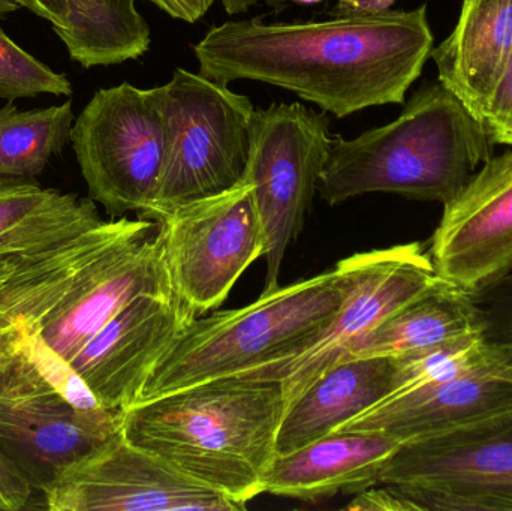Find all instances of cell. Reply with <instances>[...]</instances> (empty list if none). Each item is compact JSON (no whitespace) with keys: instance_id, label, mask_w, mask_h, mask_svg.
I'll return each mask as SVG.
<instances>
[{"instance_id":"obj_1","label":"cell","mask_w":512,"mask_h":511,"mask_svg":"<svg viewBox=\"0 0 512 511\" xmlns=\"http://www.w3.org/2000/svg\"><path fill=\"white\" fill-rule=\"evenodd\" d=\"M433 48L427 5L324 21H227L195 45L200 74L218 83L252 80L295 93L343 119L405 104Z\"/></svg>"},{"instance_id":"obj_2","label":"cell","mask_w":512,"mask_h":511,"mask_svg":"<svg viewBox=\"0 0 512 511\" xmlns=\"http://www.w3.org/2000/svg\"><path fill=\"white\" fill-rule=\"evenodd\" d=\"M285 413L282 381L228 377L138 402L126 440L242 506L262 494Z\"/></svg>"},{"instance_id":"obj_3","label":"cell","mask_w":512,"mask_h":511,"mask_svg":"<svg viewBox=\"0 0 512 511\" xmlns=\"http://www.w3.org/2000/svg\"><path fill=\"white\" fill-rule=\"evenodd\" d=\"M492 153L486 123L442 81H426L393 122L333 137L318 192L330 206L373 192L445 206Z\"/></svg>"},{"instance_id":"obj_4","label":"cell","mask_w":512,"mask_h":511,"mask_svg":"<svg viewBox=\"0 0 512 511\" xmlns=\"http://www.w3.org/2000/svg\"><path fill=\"white\" fill-rule=\"evenodd\" d=\"M351 288L348 257L245 308L195 318L153 369L138 402L218 378L261 380L324 335Z\"/></svg>"},{"instance_id":"obj_5","label":"cell","mask_w":512,"mask_h":511,"mask_svg":"<svg viewBox=\"0 0 512 511\" xmlns=\"http://www.w3.org/2000/svg\"><path fill=\"white\" fill-rule=\"evenodd\" d=\"M161 90L165 164L144 219L159 222L180 207L224 194L246 179L251 99L188 69H174Z\"/></svg>"},{"instance_id":"obj_6","label":"cell","mask_w":512,"mask_h":511,"mask_svg":"<svg viewBox=\"0 0 512 511\" xmlns=\"http://www.w3.org/2000/svg\"><path fill=\"white\" fill-rule=\"evenodd\" d=\"M123 413L75 407L39 371L14 324H0V453L41 494L122 431Z\"/></svg>"},{"instance_id":"obj_7","label":"cell","mask_w":512,"mask_h":511,"mask_svg":"<svg viewBox=\"0 0 512 511\" xmlns=\"http://www.w3.org/2000/svg\"><path fill=\"white\" fill-rule=\"evenodd\" d=\"M69 141L90 200L113 216L149 213L167 147L159 87L99 89L75 117Z\"/></svg>"},{"instance_id":"obj_8","label":"cell","mask_w":512,"mask_h":511,"mask_svg":"<svg viewBox=\"0 0 512 511\" xmlns=\"http://www.w3.org/2000/svg\"><path fill=\"white\" fill-rule=\"evenodd\" d=\"M331 146L325 111L294 102L255 108L252 114L246 180L267 243L262 294L280 287L283 258L303 230Z\"/></svg>"},{"instance_id":"obj_9","label":"cell","mask_w":512,"mask_h":511,"mask_svg":"<svg viewBox=\"0 0 512 511\" xmlns=\"http://www.w3.org/2000/svg\"><path fill=\"white\" fill-rule=\"evenodd\" d=\"M378 482L418 511H512V413L402 443Z\"/></svg>"},{"instance_id":"obj_10","label":"cell","mask_w":512,"mask_h":511,"mask_svg":"<svg viewBox=\"0 0 512 511\" xmlns=\"http://www.w3.org/2000/svg\"><path fill=\"white\" fill-rule=\"evenodd\" d=\"M158 224L174 296L194 318L221 306L267 248L246 179L224 194L180 207Z\"/></svg>"},{"instance_id":"obj_11","label":"cell","mask_w":512,"mask_h":511,"mask_svg":"<svg viewBox=\"0 0 512 511\" xmlns=\"http://www.w3.org/2000/svg\"><path fill=\"white\" fill-rule=\"evenodd\" d=\"M349 260L352 288L324 335L309 350L261 378L282 381L285 408L319 375L346 359L370 330L441 281L421 243L360 252Z\"/></svg>"},{"instance_id":"obj_12","label":"cell","mask_w":512,"mask_h":511,"mask_svg":"<svg viewBox=\"0 0 512 511\" xmlns=\"http://www.w3.org/2000/svg\"><path fill=\"white\" fill-rule=\"evenodd\" d=\"M42 498V507L50 511L246 509L129 443L122 431L66 468Z\"/></svg>"},{"instance_id":"obj_13","label":"cell","mask_w":512,"mask_h":511,"mask_svg":"<svg viewBox=\"0 0 512 511\" xmlns=\"http://www.w3.org/2000/svg\"><path fill=\"white\" fill-rule=\"evenodd\" d=\"M140 296H174L164 237L152 219L90 264L38 326L21 324L71 362L114 315Z\"/></svg>"},{"instance_id":"obj_14","label":"cell","mask_w":512,"mask_h":511,"mask_svg":"<svg viewBox=\"0 0 512 511\" xmlns=\"http://www.w3.org/2000/svg\"><path fill=\"white\" fill-rule=\"evenodd\" d=\"M427 252L439 278L469 293L512 269V149L487 159L445 204Z\"/></svg>"},{"instance_id":"obj_15","label":"cell","mask_w":512,"mask_h":511,"mask_svg":"<svg viewBox=\"0 0 512 511\" xmlns=\"http://www.w3.org/2000/svg\"><path fill=\"white\" fill-rule=\"evenodd\" d=\"M192 320L174 296L137 297L69 363L102 408L125 413Z\"/></svg>"},{"instance_id":"obj_16","label":"cell","mask_w":512,"mask_h":511,"mask_svg":"<svg viewBox=\"0 0 512 511\" xmlns=\"http://www.w3.org/2000/svg\"><path fill=\"white\" fill-rule=\"evenodd\" d=\"M512 413V368L481 369L399 393L337 431L379 432L400 443Z\"/></svg>"},{"instance_id":"obj_17","label":"cell","mask_w":512,"mask_h":511,"mask_svg":"<svg viewBox=\"0 0 512 511\" xmlns=\"http://www.w3.org/2000/svg\"><path fill=\"white\" fill-rule=\"evenodd\" d=\"M147 219L102 221L71 239L0 257V324L38 326L84 270Z\"/></svg>"},{"instance_id":"obj_18","label":"cell","mask_w":512,"mask_h":511,"mask_svg":"<svg viewBox=\"0 0 512 511\" xmlns=\"http://www.w3.org/2000/svg\"><path fill=\"white\" fill-rule=\"evenodd\" d=\"M400 446L379 432H331L288 455L274 456L262 479V494L306 503L358 494L378 485L382 467Z\"/></svg>"},{"instance_id":"obj_19","label":"cell","mask_w":512,"mask_h":511,"mask_svg":"<svg viewBox=\"0 0 512 511\" xmlns=\"http://www.w3.org/2000/svg\"><path fill=\"white\" fill-rule=\"evenodd\" d=\"M396 390V357H349L331 366L285 408L276 456L327 437Z\"/></svg>"},{"instance_id":"obj_20","label":"cell","mask_w":512,"mask_h":511,"mask_svg":"<svg viewBox=\"0 0 512 511\" xmlns=\"http://www.w3.org/2000/svg\"><path fill=\"white\" fill-rule=\"evenodd\" d=\"M511 50L512 0H463L453 32L430 57L438 80L483 120Z\"/></svg>"},{"instance_id":"obj_21","label":"cell","mask_w":512,"mask_h":511,"mask_svg":"<svg viewBox=\"0 0 512 511\" xmlns=\"http://www.w3.org/2000/svg\"><path fill=\"white\" fill-rule=\"evenodd\" d=\"M477 333L483 332L471 293L441 279L370 330L346 359L411 356Z\"/></svg>"},{"instance_id":"obj_22","label":"cell","mask_w":512,"mask_h":511,"mask_svg":"<svg viewBox=\"0 0 512 511\" xmlns=\"http://www.w3.org/2000/svg\"><path fill=\"white\" fill-rule=\"evenodd\" d=\"M102 221L90 198L0 177V257L56 245Z\"/></svg>"},{"instance_id":"obj_23","label":"cell","mask_w":512,"mask_h":511,"mask_svg":"<svg viewBox=\"0 0 512 511\" xmlns=\"http://www.w3.org/2000/svg\"><path fill=\"white\" fill-rule=\"evenodd\" d=\"M65 29L56 32L83 68L137 60L152 45L150 26L135 0H68Z\"/></svg>"},{"instance_id":"obj_24","label":"cell","mask_w":512,"mask_h":511,"mask_svg":"<svg viewBox=\"0 0 512 511\" xmlns=\"http://www.w3.org/2000/svg\"><path fill=\"white\" fill-rule=\"evenodd\" d=\"M72 99L60 105L18 110L0 108V177L35 179L71 140Z\"/></svg>"},{"instance_id":"obj_25","label":"cell","mask_w":512,"mask_h":511,"mask_svg":"<svg viewBox=\"0 0 512 511\" xmlns=\"http://www.w3.org/2000/svg\"><path fill=\"white\" fill-rule=\"evenodd\" d=\"M72 92L65 74L27 53L0 27V99L12 102L39 95L72 96Z\"/></svg>"},{"instance_id":"obj_26","label":"cell","mask_w":512,"mask_h":511,"mask_svg":"<svg viewBox=\"0 0 512 511\" xmlns=\"http://www.w3.org/2000/svg\"><path fill=\"white\" fill-rule=\"evenodd\" d=\"M471 297L484 339L507 351L512 360V269L472 291Z\"/></svg>"},{"instance_id":"obj_27","label":"cell","mask_w":512,"mask_h":511,"mask_svg":"<svg viewBox=\"0 0 512 511\" xmlns=\"http://www.w3.org/2000/svg\"><path fill=\"white\" fill-rule=\"evenodd\" d=\"M483 120L493 144L512 147V50L484 108Z\"/></svg>"},{"instance_id":"obj_28","label":"cell","mask_w":512,"mask_h":511,"mask_svg":"<svg viewBox=\"0 0 512 511\" xmlns=\"http://www.w3.org/2000/svg\"><path fill=\"white\" fill-rule=\"evenodd\" d=\"M346 509L352 511H418V507L387 485H375L355 494Z\"/></svg>"},{"instance_id":"obj_29","label":"cell","mask_w":512,"mask_h":511,"mask_svg":"<svg viewBox=\"0 0 512 511\" xmlns=\"http://www.w3.org/2000/svg\"><path fill=\"white\" fill-rule=\"evenodd\" d=\"M32 497L29 483L0 453V511L27 509Z\"/></svg>"},{"instance_id":"obj_30","label":"cell","mask_w":512,"mask_h":511,"mask_svg":"<svg viewBox=\"0 0 512 511\" xmlns=\"http://www.w3.org/2000/svg\"><path fill=\"white\" fill-rule=\"evenodd\" d=\"M161 11L185 23H197L212 8L216 0H147Z\"/></svg>"},{"instance_id":"obj_31","label":"cell","mask_w":512,"mask_h":511,"mask_svg":"<svg viewBox=\"0 0 512 511\" xmlns=\"http://www.w3.org/2000/svg\"><path fill=\"white\" fill-rule=\"evenodd\" d=\"M21 8L29 9L32 14L44 18L51 24L54 33L65 29L68 24V0H15Z\"/></svg>"},{"instance_id":"obj_32","label":"cell","mask_w":512,"mask_h":511,"mask_svg":"<svg viewBox=\"0 0 512 511\" xmlns=\"http://www.w3.org/2000/svg\"><path fill=\"white\" fill-rule=\"evenodd\" d=\"M396 2L397 0H337L330 14L333 17H339V15L372 14V12L391 9V6Z\"/></svg>"},{"instance_id":"obj_33","label":"cell","mask_w":512,"mask_h":511,"mask_svg":"<svg viewBox=\"0 0 512 511\" xmlns=\"http://www.w3.org/2000/svg\"><path fill=\"white\" fill-rule=\"evenodd\" d=\"M259 0H222L225 12L230 15L242 14V12L249 11L254 5H258ZM325 2V0H265L268 6L276 9L277 12L283 11L289 3L295 5H318V3Z\"/></svg>"},{"instance_id":"obj_34","label":"cell","mask_w":512,"mask_h":511,"mask_svg":"<svg viewBox=\"0 0 512 511\" xmlns=\"http://www.w3.org/2000/svg\"><path fill=\"white\" fill-rule=\"evenodd\" d=\"M21 6L15 0H0V18L8 17L9 14L20 11Z\"/></svg>"}]
</instances>
